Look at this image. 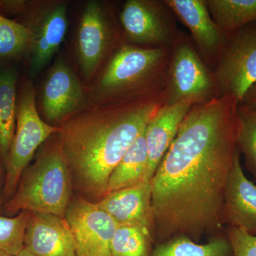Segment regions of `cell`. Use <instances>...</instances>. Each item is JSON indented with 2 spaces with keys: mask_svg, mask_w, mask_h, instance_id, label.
Instances as JSON below:
<instances>
[{
  "mask_svg": "<svg viewBox=\"0 0 256 256\" xmlns=\"http://www.w3.org/2000/svg\"><path fill=\"white\" fill-rule=\"evenodd\" d=\"M238 101L224 96L193 105L152 183V234L160 242H198L224 224V194L237 151Z\"/></svg>",
  "mask_w": 256,
  "mask_h": 256,
  "instance_id": "obj_1",
  "label": "cell"
},
{
  "mask_svg": "<svg viewBox=\"0 0 256 256\" xmlns=\"http://www.w3.org/2000/svg\"><path fill=\"white\" fill-rule=\"evenodd\" d=\"M165 104L164 90L117 104L92 106L62 122L60 151L87 194H107L112 170Z\"/></svg>",
  "mask_w": 256,
  "mask_h": 256,
  "instance_id": "obj_2",
  "label": "cell"
},
{
  "mask_svg": "<svg viewBox=\"0 0 256 256\" xmlns=\"http://www.w3.org/2000/svg\"><path fill=\"white\" fill-rule=\"evenodd\" d=\"M170 55L171 48L120 47L98 82L96 96L100 105L164 90Z\"/></svg>",
  "mask_w": 256,
  "mask_h": 256,
  "instance_id": "obj_3",
  "label": "cell"
},
{
  "mask_svg": "<svg viewBox=\"0 0 256 256\" xmlns=\"http://www.w3.org/2000/svg\"><path fill=\"white\" fill-rule=\"evenodd\" d=\"M70 190L72 176L58 144L42 151L26 168L5 210L12 214L26 210L65 218Z\"/></svg>",
  "mask_w": 256,
  "mask_h": 256,
  "instance_id": "obj_4",
  "label": "cell"
},
{
  "mask_svg": "<svg viewBox=\"0 0 256 256\" xmlns=\"http://www.w3.org/2000/svg\"><path fill=\"white\" fill-rule=\"evenodd\" d=\"M35 96L32 82L24 79L18 92L16 130L4 164L3 195L8 201L16 191L20 178L37 149L52 134L60 132V127L46 124L40 117Z\"/></svg>",
  "mask_w": 256,
  "mask_h": 256,
  "instance_id": "obj_5",
  "label": "cell"
},
{
  "mask_svg": "<svg viewBox=\"0 0 256 256\" xmlns=\"http://www.w3.org/2000/svg\"><path fill=\"white\" fill-rule=\"evenodd\" d=\"M164 92L166 105L182 100L204 104L220 97L213 72L184 35L178 34L171 47Z\"/></svg>",
  "mask_w": 256,
  "mask_h": 256,
  "instance_id": "obj_6",
  "label": "cell"
},
{
  "mask_svg": "<svg viewBox=\"0 0 256 256\" xmlns=\"http://www.w3.org/2000/svg\"><path fill=\"white\" fill-rule=\"evenodd\" d=\"M214 68L220 97L232 96L240 102L256 84V22L229 34Z\"/></svg>",
  "mask_w": 256,
  "mask_h": 256,
  "instance_id": "obj_7",
  "label": "cell"
},
{
  "mask_svg": "<svg viewBox=\"0 0 256 256\" xmlns=\"http://www.w3.org/2000/svg\"><path fill=\"white\" fill-rule=\"evenodd\" d=\"M164 1L128 0L120 13L128 40L146 48H171L180 34Z\"/></svg>",
  "mask_w": 256,
  "mask_h": 256,
  "instance_id": "obj_8",
  "label": "cell"
},
{
  "mask_svg": "<svg viewBox=\"0 0 256 256\" xmlns=\"http://www.w3.org/2000/svg\"><path fill=\"white\" fill-rule=\"evenodd\" d=\"M76 244V256H112L111 242L118 224L98 204L79 198L65 216Z\"/></svg>",
  "mask_w": 256,
  "mask_h": 256,
  "instance_id": "obj_9",
  "label": "cell"
},
{
  "mask_svg": "<svg viewBox=\"0 0 256 256\" xmlns=\"http://www.w3.org/2000/svg\"><path fill=\"white\" fill-rule=\"evenodd\" d=\"M23 22L32 33L30 74L34 76L44 68L60 50L68 28L66 5L63 2L48 3L41 8L28 5L22 15Z\"/></svg>",
  "mask_w": 256,
  "mask_h": 256,
  "instance_id": "obj_10",
  "label": "cell"
},
{
  "mask_svg": "<svg viewBox=\"0 0 256 256\" xmlns=\"http://www.w3.org/2000/svg\"><path fill=\"white\" fill-rule=\"evenodd\" d=\"M114 38V28L107 10L98 2H88L80 18L76 42L78 64L84 76L88 78L95 72Z\"/></svg>",
  "mask_w": 256,
  "mask_h": 256,
  "instance_id": "obj_11",
  "label": "cell"
},
{
  "mask_svg": "<svg viewBox=\"0 0 256 256\" xmlns=\"http://www.w3.org/2000/svg\"><path fill=\"white\" fill-rule=\"evenodd\" d=\"M42 112L50 124L64 122L85 108L82 84L68 64L58 58L43 88Z\"/></svg>",
  "mask_w": 256,
  "mask_h": 256,
  "instance_id": "obj_12",
  "label": "cell"
},
{
  "mask_svg": "<svg viewBox=\"0 0 256 256\" xmlns=\"http://www.w3.org/2000/svg\"><path fill=\"white\" fill-rule=\"evenodd\" d=\"M191 33L205 63L214 68L228 40L210 16L204 0H164Z\"/></svg>",
  "mask_w": 256,
  "mask_h": 256,
  "instance_id": "obj_13",
  "label": "cell"
},
{
  "mask_svg": "<svg viewBox=\"0 0 256 256\" xmlns=\"http://www.w3.org/2000/svg\"><path fill=\"white\" fill-rule=\"evenodd\" d=\"M24 247L36 256H76V244L65 218L30 212Z\"/></svg>",
  "mask_w": 256,
  "mask_h": 256,
  "instance_id": "obj_14",
  "label": "cell"
},
{
  "mask_svg": "<svg viewBox=\"0 0 256 256\" xmlns=\"http://www.w3.org/2000/svg\"><path fill=\"white\" fill-rule=\"evenodd\" d=\"M224 224L256 236V185L242 170L237 149L224 194Z\"/></svg>",
  "mask_w": 256,
  "mask_h": 256,
  "instance_id": "obj_15",
  "label": "cell"
},
{
  "mask_svg": "<svg viewBox=\"0 0 256 256\" xmlns=\"http://www.w3.org/2000/svg\"><path fill=\"white\" fill-rule=\"evenodd\" d=\"M192 106L193 104L188 100L180 101L173 105L164 104L146 124L144 129L148 154L146 181H151Z\"/></svg>",
  "mask_w": 256,
  "mask_h": 256,
  "instance_id": "obj_16",
  "label": "cell"
},
{
  "mask_svg": "<svg viewBox=\"0 0 256 256\" xmlns=\"http://www.w3.org/2000/svg\"><path fill=\"white\" fill-rule=\"evenodd\" d=\"M98 203L118 226H142L152 232L151 181L110 192Z\"/></svg>",
  "mask_w": 256,
  "mask_h": 256,
  "instance_id": "obj_17",
  "label": "cell"
},
{
  "mask_svg": "<svg viewBox=\"0 0 256 256\" xmlns=\"http://www.w3.org/2000/svg\"><path fill=\"white\" fill-rule=\"evenodd\" d=\"M18 82L16 69L0 68V159L4 164L16 130Z\"/></svg>",
  "mask_w": 256,
  "mask_h": 256,
  "instance_id": "obj_18",
  "label": "cell"
},
{
  "mask_svg": "<svg viewBox=\"0 0 256 256\" xmlns=\"http://www.w3.org/2000/svg\"><path fill=\"white\" fill-rule=\"evenodd\" d=\"M148 170V154L144 130L111 172L107 194L146 181Z\"/></svg>",
  "mask_w": 256,
  "mask_h": 256,
  "instance_id": "obj_19",
  "label": "cell"
},
{
  "mask_svg": "<svg viewBox=\"0 0 256 256\" xmlns=\"http://www.w3.org/2000/svg\"><path fill=\"white\" fill-rule=\"evenodd\" d=\"M233 254L228 238L215 236L206 244H198L184 236L160 242L150 256H230Z\"/></svg>",
  "mask_w": 256,
  "mask_h": 256,
  "instance_id": "obj_20",
  "label": "cell"
},
{
  "mask_svg": "<svg viewBox=\"0 0 256 256\" xmlns=\"http://www.w3.org/2000/svg\"><path fill=\"white\" fill-rule=\"evenodd\" d=\"M214 21L226 34L256 22V0H206Z\"/></svg>",
  "mask_w": 256,
  "mask_h": 256,
  "instance_id": "obj_21",
  "label": "cell"
},
{
  "mask_svg": "<svg viewBox=\"0 0 256 256\" xmlns=\"http://www.w3.org/2000/svg\"><path fill=\"white\" fill-rule=\"evenodd\" d=\"M152 234L142 226H118L111 242L112 256H150Z\"/></svg>",
  "mask_w": 256,
  "mask_h": 256,
  "instance_id": "obj_22",
  "label": "cell"
},
{
  "mask_svg": "<svg viewBox=\"0 0 256 256\" xmlns=\"http://www.w3.org/2000/svg\"><path fill=\"white\" fill-rule=\"evenodd\" d=\"M32 37L30 28L22 24L0 14V63L28 54Z\"/></svg>",
  "mask_w": 256,
  "mask_h": 256,
  "instance_id": "obj_23",
  "label": "cell"
},
{
  "mask_svg": "<svg viewBox=\"0 0 256 256\" xmlns=\"http://www.w3.org/2000/svg\"><path fill=\"white\" fill-rule=\"evenodd\" d=\"M240 124L237 149L244 156L246 165L256 180V110L238 108Z\"/></svg>",
  "mask_w": 256,
  "mask_h": 256,
  "instance_id": "obj_24",
  "label": "cell"
},
{
  "mask_svg": "<svg viewBox=\"0 0 256 256\" xmlns=\"http://www.w3.org/2000/svg\"><path fill=\"white\" fill-rule=\"evenodd\" d=\"M30 212L23 210L14 217L0 216V250L18 256L24 248Z\"/></svg>",
  "mask_w": 256,
  "mask_h": 256,
  "instance_id": "obj_25",
  "label": "cell"
},
{
  "mask_svg": "<svg viewBox=\"0 0 256 256\" xmlns=\"http://www.w3.org/2000/svg\"><path fill=\"white\" fill-rule=\"evenodd\" d=\"M227 235L234 256H256V236L232 226H229Z\"/></svg>",
  "mask_w": 256,
  "mask_h": 256,
  "instance_id": "obj_26",
  "label": "cell"
},
{
  "mask_svg": "<svg viewBox=\"0 0 256 256\" xmlns=\"http://www.w3.org/2000/svg\"><path fill=\"white\" fill-rule=\"evenodd\" d=\"M28 2L24 0H0V14L9 16H22L28 8Z\"/></svg>",
  "mask_w": 256,
  "mask_h": 256,
  "instance_id": "obj_27",
  "label": "cell"
},
{
  "mask_svg": "<svg viewBox=\"0 0 256 256\" xmlns=\"http://www.w3.org/2000/svg\"><path fill=\"white\" fill-rule=\"evenodd\" d=\"M238 108L244 110H256V84L249 89L239 102Z\"/></svg>",
  "mask_w": 256,
  "mask_h": 256,
  "instance_id": "obj_28",
  "label": "cell"
},
{
  "mask_svg": "<svg viewBox=\"0 0 256 256\" xmlns=\"http://www.w3.org/2000/svg\"><path fill=\"white\" fill-rule=\"evenodd\" d=\"M18 256H36V255H34V254H32V252H28V250H26V248L22 249V250L21 252L18 254Z\"/></svg>",
  "mask_w": 256,
  "mask_h": 256,
  "instance_id": "obj_29",
  "label": "cell"
},
{
  "mask_svg": "<svg viewBox=\"0 0 256 256\" xmlns=\"http://www.w3.org/2000/svg\"><path fill=\"white\" fill-rule=\"evenodd\" d=\"M0 256H10V255H9V254H6V252H1V250H0Z\"/></svg>",
  "mask_w": 256,
  "mask_h": 256,
  "instance_id": "obj_30",
  "label": "cell"
}]
</instances>
